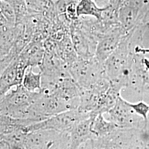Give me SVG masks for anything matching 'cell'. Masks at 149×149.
Listing matches in <instances>:
<instances>
[{"label": "cell", "instance_id": "1", "mask_svg": "<svg viewBox=\"0 0 149 149\" xmlns=\"http://www.w3.org/2000/svg\"><path fill=\"white\" fill-rule=\"evenodd\" d=\"M130 39L129 31L104 63V71L108 79L120 85L123 89L128 85L135 53V48Z\"/></svg>", "mask_w": 149, "mask_h": 149}, {"label": "cell", "instance_id": "2", "mask_svg": "<svg viewBox=\"0 0 149 149\" xmlns=\"http://www.w3.org/2000/svg\"><path fill=\"white\" fill-rule=\"evenodd\" d=\"M38 92H31L22 85L17 86L0 97V113L10 117L28 119L34 123L32 118V107Z\"/></svg>", "mask_w": 149, "mask_h": 149}, {"label": "cell", "instance_id": "3", "mask_svg": "<svg viewBox=\"0 0 149 149\" xmlns=\"http://www.w3.org/2000/svg\"><path fill=\"white\" fill-rule=\"evenodd\" d=\"M68 69L81 89L91 88L103 79L107 77L104 63L100 62L96 56L88 59L79 58Z\"/></svg>", "mask_w": 149, "mask_h": 149}, {"label": "cell", "instance_id": "4", "mask_svg": "<svg viewBox=\"0 0 149 149\" xmlns=\"http://www.w3.org/2000/svg\"><path fill=\"white\" fill-rule=\"evenodd\" d=\"M91 116L81 112L78 109L69 110L28 125L26 128V132L30 133L38 130L53 129L61 132L69 133L80 120Z\"/></svg>", "mask_w": 149, "mask_h": 149}, {"label": "cell", "instance_id": "5", "mask_svg": "<svg viewBox=\"0 0 149 149\" xmlns=\"http://www.w3.org/2000/svg\"><path fill=\"white\" fill-rule=\"evenodd\" d=\"M26 149H71L69 133L42 129L28 134Z\"/></svg>", "mask_w": 149, "mask_h": 149}, {"label": "cell", "instance_id": "6", "mask_svg": "<svg viewBox=\"0 0 149 149\" xmlns=\"http://www.w3.org/2000/svg\"><path fill=\"white\" fill-rule=\"evenodd\" d=\"M104 115L118 128H141L146 122L134 111L129 101L122 95L119 97L114 106Z\"/></svg>", "mask_w": 149, "mask_h": 149}, {"label": "cell", "instance_id": "7", "mask_svg": "<svg viewBox=\"0 0 149 149\" xmlns=\"http://www.w3.org/2000/svg\"><path fill=\"white\" fill-rule=\"evenodd\" d=\"M78 19L70 26L72 42L79 59L92 58L95 56L97 40L80 24Z\"/></svg>", "mask_w": 149, "mask_h": 149}, {"label": "cell", "instance_id": "8", "mask_svg": "<svg viewBox=\"0 0 149 149\" xmlns=\"http://www.w3.org/2000/svg\"><path fill=\"white\" fill-rule=\"evenodd\" d=\"M120 25L114 27L104 33L97 42L95 56L102 63L117 48L123 38L127 34Z\"/></svg>", "mask_w": 149, "mask_h": 149}, {"label": "cell", "instance_id": "9", "mask_svg": "<svg viewBox=\"0 0 149 149\" xmlns=\"http://www.w3.org/2000/svg\"><path fill=\"white\" fill-rule=\"evenodd\" d=\"M28 68L26 64L18 56L1 72L0 97L3 96L12 88L22 85L24 75Z\"/></svg>", "mask_w": 149, "mask_h": 149}, {"label": "cell", "instance_id": "10", "mask_svg": "<svg viewBox=\"0 0 149 149\" xmlns=\"http://www.w3.org/2000/svg\"><path fill=\"white\" fill-rule=\"evenodd\" d=\"M0 57L2 58L10 52L23 28L24 23L13 25L8 23L2 15H0Z\"/></svg>", "mask_w": 149, "mask_h": 149}, {"label": "cell", "instance_id": "11", "mask_svg": "<svg viewBox=\"0 0 149 149\" xmlns=\"http://www.w3.org/2000/svg\"><path fill=\"white\" fill-rule=\"evenodd\" d=\"M96 116L80 120L69 132L71 149H80L81 146L93 138L92 123Z\"/></svg>", "mask_w": 149, "mask_h": 149}, {"label": "cell", "instance_id": "12", "mask_svg": "<svg viewBox=\"0 0 149 149\" xmlns=\"http://www.w3.org/2000/svg\"><path fill=\"white\" fill-rule=\"evenodd\" d=\"M44 54V41L32 39L19 56L28 68H34L42 63Z\"/></svg>", "mask_w": 149, "mask_h": 149}, {"label": "cell", "instance_id": "13", "mask_svg": "<svg viewBox=\"0 0 149 149\" xmlns=\"http://www.w3.org/2000/svg\"><path fill=\"white\" fill-rule=\"evenodd\" d=\"M28 13L40 14L51 21L58 14L53 0H26Z\"/></svg>", "mask_w": 149, "mask_h": 149}, {"label": "cell", "instance_id": "14", "mask_svg": "<svg viewBox=\"0 0 149 149\" xmlns=\"http://www.w3.org/2000/svg\"><path fill=\"white\" fill-rule=\"evenodd\" d=\"M28 134L22 129H17L5 134H0V148L26 149Z\"/></svg>", "mask_w": 149, "mask_h": 149}, {"label": "cell", "instance_id": "15", "mask_svg": "<svg viewBox=\"0 0 149 149\" xmlns=\"http://www.w3.org/2000/svg\"><path fill=\"white\" fill-rule=\"evenodd\" d=\"M58 54L59 57L69 68L71 65L79 59L70 33L58 42Z\"/></svg>", "mask_w": 149, "mask_h": 149}, {"label": "cell", "instance_id": "16", "mask_svg": "<svg viewBox=\"0 0 149 149\" xmlns=\"http://www.w3.org/2000/svg\"><path fill=\"white\" fill-rule=\"evenodd\" d=\"M118 127L105 117L104 114H99L93 119L92 123L93 138H102L113 133Z\"/></svg>", "mask_w": 149, "mask_h": 149}, {"label": "cell", "instance_id": "17", "mask_svg": "<svg viewBox=\"0 0 149 149\" xmlns=\"http://www.w3.org/2000/svg\"><path fill=\"white\" fill-rule=\"evenodd\" d=\"M107 7H101L93 0H79L77 5V13L79 17L90 16L101 21L103 12Z\"/></svg>", "mask_w": 149, "mask_h": 149}, {"label": "cell", "instance_id": "18", "mask_svg": "<svg viewBox=\"0 0 149 149\" xmlns=\"http://www.w3.org/2000/svg\"><path fill=\"white\" fill-rule=\"evenodd\" d=\"M33 67L27 68L24 75L22 85L31 92H39L42 90V74L35 72Z\"/></svg>", "mask_w": 149, "mask_h": 149}, {"label": "cell", "instance_id": "19", "mask_svg": "<svg viewBox=\"0 0 149 149\" xmlns=\"http://www.w3.org/2000/svg\"><path fill=\"white\" fill-rule=\"evenodd\" d=\"M0 4L1 15L5 17L8 23L16 25V15L13 6L9 2L3 0H1Z\"/></svg>", "mask_w": 149, "mask_h": 149}, {"label": "cell", "instance_id": "20", "mask_svg": "<svg viewBox=\"0 0 149 149\" xmlns=\"http://www.w3.org/2000/svg\"><path fill=\"white\" fill-rule=\"evenodd\" d=\"M130 106L134 111L138 115L143 118L144 120H147L149 116V105L146 104L143 100L132 103L129 101Z\"/></svg>", "mask_w": 149, "mask_h": 149}, {"label": "cell", "instance_id": "21", "mask_svg": "<svg viewBox=\"0 0 149 149\" xmlns=\"http://www.w3.org/2000/svg\"><path fill=\"white\" fill-rule=\"evenodd\" d=\"M79 0H56L55 2L56 10L58 15L64 14L66 8L72 2H79Z\"/></svg>", "mask_w": 149, "mask_h": 149}, {"label": "cell", "instance_id": "22", "mask_svg": "<svg viewBox=\"0 0 149 149\" xmlns=\"http://www.w3.org/2000/svg\"><path fill=\"white\" fill-rule=\"evenodd\" d=\"M109 1L110 5L112 6L113 7L118 10L120 6L122 5L124 0H109Z\"/></svg>", "mask_w": 149, "mask_h": 149}, {"label": "cell", "instance_id": "23", "mask_svg": "<svg viewBox=\"0 0 149 149\" xmlns=\"http://www.w3.org/2000/svg\"><path fill=\"white\" fill-rule=\"evenodd\" d=\"M101 7H106L110 5L109 0H93Z\"/></svg>", "mask_w": 149, "mask_h": 149}]
</instances>
